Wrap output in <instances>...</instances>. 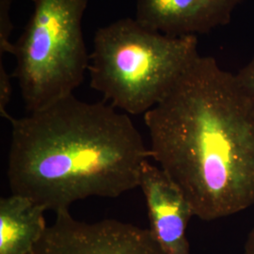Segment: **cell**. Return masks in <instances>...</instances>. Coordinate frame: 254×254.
I'll list each match as a JSON object with an SVG mask.
<instances>
[{"label":"cell","mask_w":254,"mask_h":254,"mask_svg":"<svg viewBox=\"0 0 254 254\" xmlns=\"http://www.w3.org/2000/svg\"><path fill=\"white\" fill-rule=\"evenodd\" d=\"M150 156L204 221L254 206V107L216 59L199 56L143 115Z\"/></svg>","instance_id":"cell-1"},{"label":"cell","mask_w":254,"mask_h":254,"mask_svg":"<svg viewBox=\"0 0 254 254\" xmlns=\"http://www.w3.org/2000/svg\"><path fill=\"white\" fill-rule=\"evenodd\" d=\"M9 122L10 193L56 214L77 200L118 198L138 188L151 158L130 115L108 102L72 94Z\"/></svg>","instance_id":"cell-2"},{"label":"cell","mask_w":254,"mask_h":254,"mask_svg":"<svg viewBox=\"0 0 254 254\" xmlns=\"http://www.w3.org/2000/svg\"><path fill=\"white\" fill-rule=\"evenodd\" d=\"M197 36L171 37L118 19L96 30L90 85L114 108L144 115L169 93L200 56Z\"/></svg>","instance_id":"cell-3"},{"label":"cell","mask_w":254,"mask_h":254,"mask_svg":"<svg viewBox=\"0 0 254 254\" xmlns=\"http://www.w3.org/2000/svg\"><path fill=\"white\" fill-rule=\"evenodd\" d=\"M33 10L14 43L11 74L28 113L73 94L90 64L82 21L89 0H30Z\"/></svg>","instance_id":"cell-4"},{"label":"cell","mask_w":254,"mask_h":254,"mask_svg":"<svg viewBox=\"0 0 254 254\" xmlns=\"http://www.w3.org/2000/svg\"><path fill=\"white\" fill-rule=\"evenodd\" d=\"M29 254H163L149 229L102 219L86 222L68 212L56 214L54 222Z\"/></svg>","instance_id":"cell-5"},{"label":"cell","mask_w":254,"mask_h":254,"mask_svg":"<svg viewBox=\"0 0 254 254\" xmlns=\"http://www.w3.org/2000/svg\"><path fill=\"white\" fill-rule=\"evenodd\" d=\"M138 188L145 199L148 229L163 254H191L187 230L195 216L179 188L150 161L143 166Z\"/></svg>","instance_id":"cell-6"},{"label":"cell","mask_w":254,"mask_h":254,"mask_svg":"<svg viewBox=\"0 0 254 254\" xmlns=\"http://www.w3.org/2000/svg\"><path fill=\"white\" fill-rule=\"evenodd\" d=\"M243 0H136L142 26L171 37L197 36L230 24Z\"/></svg>","instance_id":"cell-7"},{"label":"cell","mask_w":254,"mask_h":254,"mask_svg":"<svg viewBox=\"0 0 254 254\" xmlns=\"http://www.w3.org/2000/svg\"><path fill=\"white\" fill-rule=\"evenodd\" d=\"M46 209L21 195L0 199V254H29L47 228Z\"/></svg>","instance_id":"cell-8"},{"label":"cell","mask_w":254,"mask_h":254,"mask_svg":"<svg viewBox=\"0 0 254 254\" xmlns=\"http://www.w3.org/2000/svg\"><path fill=\"white\" fill-rule=\"evenodd\" d=\"M11 4L12 0H0V59H3V55L14 54V44L9 41L14 28Z\"/></svg>","instance_id":"cell-9"},{"label":"cell","mask_w":254,"mask_h":254,"mask_svg":"<svg viewBox=\"0 0 254 254\" xmlns=\"http://www.w3.org/2000/svg\"><path fill=\"white\" fill-rule=\"evenodd\" d=\"M11 77L3 64V59H0V115L8 121L11 117L7 110L12 95Z\"/></svg>","instance_id":"cell-10"},{"label":"cell","mask_w":254,"mask_h":254,"mask_svg":"<svg viewBox=\"0 0 254 254\" xmlns=\"http://www.w3.org/2000/svg\"><path fill=\"white\" fill-rule=\"evenodd\" d=\"M236 74V80L254 107V54Z\"/></svg>","instance_id":"cell-11"},{"label":"cell","mask_w":254,"mask_h":254,"mask_svg":"<svg viewBox=\"0 0 254 254\" xmlns=\"http://www.w3.org/2000/svg\"><path fill=\"white\" fill-rule=\"evenodd\" d=\"M243 254H254V225L246 238Z\"/></svg>","instance_id":"cell-12"}]
</instances>
